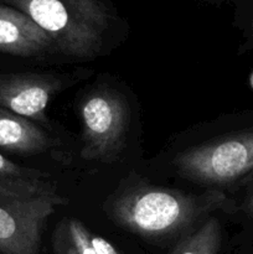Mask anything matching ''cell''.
Listing matches in <instances>:
<instances>
[{"label": "cell", "mask_w": 253, "mask_h": 254, "mask_svg": "<svg viewBox=\"0 0 253 254\" xmlns=\"http://www.w3.org/2000/svg\"><path fill=\"white\" fill-rule=\"evenodd\" d=\"M0 148L14 153H42L49 148V139L29 119L0 108Z\"/></svg>", "instance_id": "ba28073f"}, {"label": "cell", "mask_w": 253, "mask_h": 254, "mask_svg": "<svg viewBox=\"0 0 253 254\" xmlns=\"http://www.w3.org/2000/svg\"><path fill=\"white\" fill-rule=\"evenodd\" d=\"M221 228L216 218H210L196 232L181 241L173 254H218Z\"/></svg>", "instance_id": "30bf717a"}, {"label": "cell", "mask_w": 253, "mask_h": 254, "mask_svg": "<svg viewBox=\"0 0 253 254\" xmlns=\"http://www.w3.org/2000/svg\"><path fill=\"white\" fill-rule=\"evenodd\" d=\"M36 22L68 56L89 59L102 46L108 10L99 0H2Z\"/></svg>", "instance_id": "3957f363"}, {"label": "cell", "mask_w": 253, "mask_h": 254, "mask_svg": "<svg viewBox=\"0 0 253 254\" xmlns=\"http://www.w3.org/2000/svg\"><path fill=\"white\" fill-rule=\"evenodd\" d=\"M175 165L181 175L193 181L232 183L253 170V128L183 151Z\"/></svg>", "instance_id": "277c9868"}, {"label": "cell", "mask_w": 253, "mask_h": 254, "mask_svg": "<svg viewBox=\"0 0 253 254\" xmlns=\"http://www.w3.org/2000/svg\"><path fill=\"white\" fill-rule=\"evenodd\" d=\"M56 254H121L109 241L93 235L79 221L64 220L54 237Z\"/></svg>", "instance_id": "9c48e42d"}, {"label": "cell", "mask_w": 253, "mask_h": 254, "mask_svg": "<svg viewBox=\"0 0 253 254\" xmlns=\"http://www.w3.org/2000/svg\"><path fill=\"white\" fill-rule=\"evenodd\" d=\"M64 203L42 179L0 178V252L39 254L45 222Z\"/></svg>", "instance_id": "7a4b0ae2"}, {"label": "cell", "mask_w": 253, "mask_h": 254, "mask_svg": "<svg viewBox=\"0 0 253 254\" xmlns=\"http://www.w3.org/2000/svg\"><path fill=\"white\" fill-rule=\"evenodd\" d=\"M55 49L51 37L27 15L0 4V51L30 57Z\"/></svg>", "instance_id": "52a82bcc"}, {"label": "cell", "mask_w": 253, "mask_h": 254, "mask_svg": "<svg viewBox=\"0 0 253 254\" xmlns=\"http://www.w3.org/2000/svg\"><path fill=\"white\" fill-rule=\"evenodd\" d=\"M245 208H246V211H247L248 216H250L253 221V189H252V191L250 192V195H248L247 201H246Z\"/></svg>", "instance_id": "7c38bea8"}, {"label": "cell", "mask_w": 253, "mask_h": 254, "mask_svg": "<svg viewBox=\"0 0 253 254\" xmlns=\"http://www.w3.org/2000/svg\"><path fill=\"white\" fill-rule=\"evenodd\" d=\"M251 81H252V86H253V76H252V79H251Z\"/></svg>", "instance_id": "4fadbf2b"}, {"label": "cell", "mask_w": 253, "mask_h": 254, "mask_svg": "<svg viewBox=\"0 0 253 254\" xmlns=\"http://www.w3.org/2000/svg\"><path fill=\"white\" fill-rule=\"evenodd\" d=\"M44 174L39 171L25 169L17 164L12 163L7 158L0 154V178H14V179H42Z\"/></svg>", "instance_id": "8fae6325"}, {"label": "cell", "mask_w": 253, "mask_h": 254, "mask_svg": "<svg viewBox=\"0 0 253 254\" xmlns=\"http://www.w3.org/2000/svg\"><path fill=\"white\" fill-rule=\"evenodd\" d=\"M83 126L82 158L111 161L122 150L129 124V108L121 94L98 91L81 106Z\"/></svg>", "instance_id": "5b68a950"}, {"label": "cell", "mask_w": 253, "mask_h": 254, "mask_svg": "<svg viewBox=\"0 0 253 254\" xmlns=\"http://www.w3.org/2000/svg\"><path fill=\"white\" fill-rule=\"evenodd\" d=\"M60 87L59 79L51 74H1L0 107L22 118L41 121Z\"/></svg>", "instance_id": "8992f818"}, {"label": "cell", "mask_w": 253, "mask_h": 254, "mask_svg": "<svg viewBox=\"0 0 253 254\" xmlns=\"http://www.w3.org/2000/svg\"><path fill=\"white\" fill-rule=\"evenodd\" d=\"M226 205L227 197L217 190L192 195L168 189L141 188L119 196L111 211L124 228L148 237H165Z\"/></svg>", "instance_id": "6da1fadb"}]
</instances>
